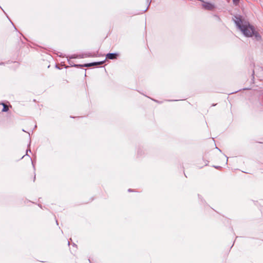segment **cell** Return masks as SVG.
Wrapping results in <instances>:
<instances>
[{"label":"cell","mask_w":263,"mask_h":263,"mask_svg":"<svg viewBox=\"0 0 263 263\" xmlns=\"http://www.w3.org/2000/svg\"><path fill=\"white\" fill-rule=\"evenodd\" d=\"M233 20L237 27L245 36L250 38L255 36V28L242 17L236 15L233 17Z\"/></svg>","instance_id":"6da1fadb"},{"label":"cell","mask_w":263,"mask_h":263,"mask_svg":"<svg viewBox=\"0 0 263 263\" xmlns=\"http://www.w3.org/2000/svg\"><path fill=\"white\" fill-rule=\"evenodd\" d=\"M203 6H204V7L205 9H208V10H212L214 7L213 5H212L211 4L207 3H206L204 4H203Z\"/></svg>","instance_id":"7a4b0ae2"},{"label":"cell","mask_w":263,"mask_h":263,"mask_svg":"<svg viewBox=\"0 0 263 263\" xmlns=\"http://www.w3.org/2000/svg\"><path fill=\"white\" fill-rule=\"evenodd\" d=\"M103 62H98V63H94L90 64H88V65H87L88 66H96V65H99V64H101V63H102Z\"/></svg>","instance_id":"3957f363"},{"label":"cell","mask_w":263,"mask_h":263,"mask_svg":"<svg viewBox=\"0 0 263 263\" xmlns=\"http://www.w3.org/2000/svg\"><path fill=\"white\" fill-rule=\"evenodd\" d=\"M108 58L110 59H115L116 57V55L115 54H110L108 55Z\"/></svg>","instance_id":"277c9868"},{"label":"cell","mask_w":263,"mask_h":263,"mask_svg":"<svg viewBox=\"0 0 263 263\" xmlns=\"http://www.w3.org/2000/svg\"><path fill=\"white\" fill-rule=\"evenodd\" d=\"M239 1L240 0H233V3L234 4H236V5H237L239 3Z\"/></svg>","instance_id":"5b68a950"}]
</instances>
